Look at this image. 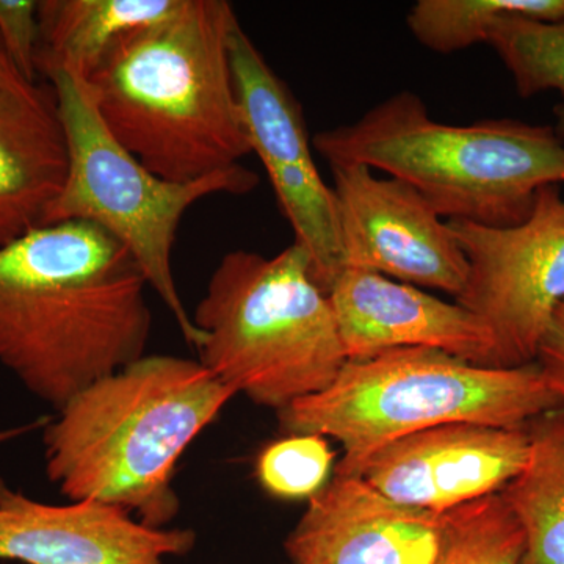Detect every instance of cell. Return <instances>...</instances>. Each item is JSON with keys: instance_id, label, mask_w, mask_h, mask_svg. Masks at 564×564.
Masks as SVG:
<instances>
[{"instance_id": "ac0fdd59", "label": "cell", "mask_w": 564, "mask_h": 564, "mask_svg": "<svg viewBox=\"0 0 564 564\" xmlns=\"http://www.w3.org/2000/svg\"><path fill=\"white\" fill-rule=\"evenodd\" d=\"M505 17L563 21L564 0H419L406 24L423 47L447 55L486 43L494 22Z\"/></svg>"}, {"instance_id": "cb8c5ba5", "label": "cell", "mask_w": 564, "mask_h": 564, "mask_svg": "<svg viewBox=\"0 0 564 564\" xmlns=\"http://www.w3.org/2000/svg\"><path fill=\"white\" fill-rule=\"evenodd\" d=\"M555 117V132L558 133L560 139L563 140L564 143V102L558 104V106L554 109Z\"/></svg>"}, {"instance_id": "7c38bea8", "label": "cell", "mask_w": 564, "mask_h": 564, "mask_svg": "<svg viewBox=\"0 0 564 564\" xmlns=\"http://www.w3.org/2000/svg\"><path fill=\"white\" fill-rule=\"evenodd\" d=\"M187 529H154L111 505H50L0 478V560L25 564H165L195 547Z\"/></svg>"}, {"instance_id": "30bf717a", "label": "cell", "mask_w": 564, "mask_h": 564, "mask_svg": "<svg viewBox=\"0 0 564 564\" xmlns=\"http://www.w3.org/2000/svg\"><path fill=\"white\" fill-rule=\"evenodd\" d=\"M339 217L343 270L383 274L458 299L469 265L448 223L410 185L369 166L329 165Z\"/></svg>"}, {"instance_id": "d4e9b609", "label": "cell", "mask_w": 564, "mask_h": 564, "mask_svg": "<svg viewBox=\"0 0 564 564\" xmlns=\"http://www.w3.org/2000/svg\"><path fill=\"white\" fill-rule=\"evenodd\" d=\"M17 432H11V433H0V443H2L3 440H7V437H10L11 434H14Z\"/></svg>"}, {"instance_id": "44dd1931", "label": "cell", "mask_w": 564, "mask_h": 564, "mask_svg": "<svg viewBox=\"0 0 564 564\" xmlns=\"http://www.w3.org/2000/svg\"><path fill=\"white\" fill-rule=\"evenodd\" d=\"M334 454L326 437L289 434L267 445L256 462L259 484L276 499H313L329 481Z\"/></svg>"}, {"instance_id": "603a6c76", "label": "cell", "mask_w": 564, "mask_h": 564, "mask_svg": "<svg viewBox=\"0 0 564 564\" xmlns=\"http://www.w3.org/2000/svg\"><path fill=\"white\" fill-rule=\"evenodd\" d=\"M541 377L564 410V302L558 304L534 359Z\"/></svg>"}, {"instance_id": "484cf974", "label": "cell", "mask_w": 564, "mask_h": 564, "mask_svg": "<svg viewBox=\"0 0 564 564\" xmlns=\"http://www.w3.org/2000/svg\"><path fill=\"white\" fill-rule=\"evenodd\" d=\"M7 55H6V52H3V47H2V43H0V61H2V58H6Z\"/></svg>"}, {"instance_id": "2e32d148", "label": "cell", "mask_w": 564, "mask_h": 564, "mask_svg": "<svg viewBox=\"0 0 564 564\" xmlns=\"http://www.w3.org/2000/svg\"><path fill=\"white\" fill-rule=\"evenodd\" d=\"M184 0H41L36 73L87 79L126 33L170 20Z\"/></svg>"}, {"instance_id": "e0dca14e", "label": "cell", "mask_w": 564, "mask_h": 564, "mask_svg": "<svg viewBox=\"0 0 564 564\" xmlns=\"http://www.w3.org/2000/svg\"><path fill=\"white\" fill-rule=\"evenodd\" d=\"M529 463L500 492L524 532L519 564H564V410L527 425Z\"/></svg>"}, {"instance_id": "3957f363", "label": "cell", "mask_w": 564, "mask_h": 564, "mask_svg": "<svg viewBox=\"0 0 564 564\" xmlns=\"http://www.w3.org/2000/svg\"><path fill=\"white\" fill-rule=\"evenodd\" d=\"M237 393L195 359L144 355L77 393L44 430L47 478L166 529L180 514L176 464Z\"/></svg>"}, {"instance_id": "4316f807", "label": "cell", "mask_w": 564, "mask_h": 564, "mask_svg": "<svg viewBox=\"0 0 564 564\" xmlns=\"http://www.w3.org/2000/svg\"><path fill=\"white\" fill-rule=\"evenodd\" d=\"M289 564H291V563H289Z\"/></svg>"}, {"instance_id": "8fae6325", "label": "cell", "mask_w": 564, "mask_h": 564, "mask_svg": "<svg viewBox=\"0 0 564 564\" xmlns=\"http://www.w3.org/2000/svg\"><path fill=\"white\" fill-rule=\"evenodd\" d=\"M529 456L527 426L451 423L386 445L361 477L395 502L444 514L502 492L524 470Z\"/></svg>"}, {"instance_id": "9c48e42d", "label": "cell", "mask_w": 564, "mask_h": 564, "mask_svg": "<svg viewBox=\"0 0 564 564\" xmlns=\"http://www.w3.org/2000/svg\"><path fill=\"white\" fill-rule=\"evenodd\" d=\"M231 69L251 152L269 174L295 243L310 254L315 282L328 293L343 272L339 217L333 187L315 165L302 107L240 22L231 35Z\"/></svg>"}, {"instance_id": "52a82bcc", "label": "cell", "mask_w": 564, "mask_h": 564, "mask_svg": "<svg viewBox=\"0 0 564 564\" xmlns=\"http://www.w3.org/2000/svg\"><path fill=\"white\" fill-rule=\"evenodd\" d=\"M57 98L68 141V174L46 225L88 221L113 236L139 263L152 291L169 307L185 343L198 350L204 336L177 291L173 250L177 229L193 204L226 193L242 196L259 185V174L234 166L192 182L155 176L109 132L85 79L66 69L46 74Z\"/></svg>"}, {"instance_id": "d6986e66", "label": "cell", "mask_w": 564, "mask_h": 564, "mask_svg": "<svg viewBox=\"0 0 564 564\" xmlns=\"http://www.w3.org/2000/svg\"><path fill=\"white\" fill-rule=\"evenodd\" d=\"M524 532L502 494L445 513L443 543L434 564H519Z\"/></svg>"}, {"instance_id": "ba28073f", "label": "cell", "mask_w": 564, "mask_h": 564, "mask_svg": "<svg viewBox=\"0 0 564 564\" xmlns=\"http://www.w3.org/2000/svg\"><path fill=\"white\" fill-rule=\"evenodd\" d=\"M447 223L469 265L456 303L491 332V367L534 364L545 328L564 302V198L558 185L538 192L532 214L521 225Z\"/></svg>"}, {"instance_id": "9a60e30c", "label": "cell", "mask_w": 564, "mask_h": 564, "mask_svg": "<svg viewBox=\"0 0 564 564\" xmlns=\"http://www.w3.org/2000/svg\"><path fill=\"white\" fill-rule=\"evenodd\" d=\"M54 90L0 61V248L46 225L68 174Z\"/></svg>"}, {"instance_id": "5b68a950", "label": "cell", "mask_w": 564, "mask_h": 564, "mask_svg": "<svg viewBox=\"0 0 564 564\" xmlns=\"http://www.w3.org/2000/svg\"><path fill=\"white\" fill-rule=\"evenodd\" d=\"M556 408L536 364L497 369L400 348L345 362L328 388L276 414L284 433L336 440V475L361 477L377 452L410 434L451 423L522 429Z\"/></svg>"}, {"instance_id": "4fadbf2b", "label": "cell", "mask_w": 564, "mask_h": 564, "mask_svg": "<svg viewBox=\"0 0 564 564\" xmlns=\"http://www.w3.org/2000/svg\"><path fill=\"white\" fill-rule=\"evenodd\" d=\"M347 361L400 348H433L491 367L494 340L478 315L415 285L344 269L326 293Z\"/></svg>"}, {"instance_id": "7402d4cb", "label": "cell", "mask_w": 564, "mask_h": 564, "mask_svg": "<svg viewBox=\"0 0 564 564\" xmlns=\"http://www.w3.org/2000/svg\"><path fill=\"white\" fill-rule=\"evenodd\" d=\"M0 43L25 79L35 82L40 44L39 2L0 0Z\"/></svg>"}, {"instance_id": "277c9868", "label": "cell", "mask_w": 564, "mask_h": 564, "mask_svg": "<svg viewBox=\"0 0 564 564\" xmlns=\"http://www.w3.org/2000/svg\"><path fill=\"white\" fill-rule=\"evenodd\" d=\"M329 165L369 166L404 182L448 220L521 225L538 192L564 182V143L552 126L486 118L436 121L415 93L400 91L358 121L313 137Z\"/></svg>"}, {"instance_id": "6da1fadb", "label": "cell", "mask_w": 564, "mask_h": 564, "mask_svg": "<svg viewBox=\"0 0 564 564\" xmlns=\"http://www.w3.org/2000/svg\"><path fill=\"white\" fill-rule=\"evenodd\" d=\"M148 288L131 252L99 226L33 229L0 248V364L62 410L147 355Z\"/></svg>"}, {"instance_id": "7a4b0ae2", "label": "cell", "mask_w": 564, "mask_h": 564, "mask_svg": "<svg viewBox=\"0 0 564 564\" xmlns=\"http://www.w3.org/2000/svg\"><path fill=\"white\" fill-rule=\"evenodd\" d=\"M239 22L226 0H184L122 35L85 79L111 135L155 176L198 181L251 154L231 69Z\"/></svg>"}, {"instance_id": "5bb4252c", "label": "cell", "mask_w": 564, "mask_h": 564, "mask_svg": "<svg viewBox=\"0 0 564 564\" xmlns=\"http://www.w3.org/2000/svg\"><path fill=\"white\" fill-rule=\"evenodd\" d=\"M445 513L389 499L362 477L334 475L289 533L291 564H434Z\"/></svg>"}, {"instance_id": "ffe728a7", "label": "cell", "mask_w": 564, "mask_h": 564, "mask_svg": "<svg viewBox=\"0 0 564 564\" xmlns=\"http://www.w3.org/2000/svg\"><path fill=\"white\" fill-rule=\"evenodd\" d=\"M486 44L499 55L521 98L545 91L564 96V20L500 18L489 29Z\"/></svg>"}, {"instance_id": "8992f818", "label": "cell", "mask_w": 564, "mask_h": 564, "mask_svg": "<svg viewBox=\"0 0 564 564\" xmlns=\"http://www.w3.org/2000/svg\"><path fill=\"white\" fill-rule=\"evenodd\" d=\"M192 318L204 336L199 362L276 413L328 388L347 362L328 295L295 242L272 258L223 256Z\"/></svg>"}]
</instances>
